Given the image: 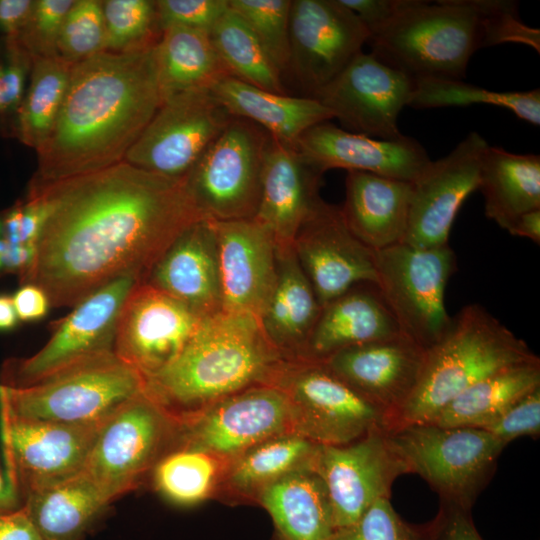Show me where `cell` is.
I'll list each match as a JSON object with an SVG mask.
<instances>
[{
  "instance_id": "obj_8",
  "label": "cell",
  "mask_w": 540,
  "mask_h": 540,
  "mask_svg": "<svg viewBox=\"0 0 540 540\" xmlns=\"http://www.w3.org/2000/svg\"><path fill=\"white\" fill-rule=\"evenodd\" d=\"M377 288L400 332L429 350L450 328L445 289L457 268L449 244L417 248L405 243L374 251Z\"/></svg>"
},
{
  "instance_id": "obj_32",
  "label": "cell",
  "mask_w": 540,
  "mask_h": 540,
  "mask_svg": "<svg viewBox=\"0 0 540 540\" xmlns=\"http://www.w3.org/2000/svg\"><path fill=\"white\" fill-rule=\"evenodd\" d=\"M22 495V508L43 540H83L111 503L83 471Z\"/></svg>"
},
{
  "instance_id": "obj_4",
  "label": "cell",
  "mask_w": 540,
  "mask_h": 540,
  "mask_svg": "<svg viewBox=\"0 0 540 540\" xmlns=\"http://www.w3.org/2000/svg\"><path fill=\"white\" fill-rule=\"evenodd\" d=\"M538 359L524 340L483 306L466 305L452 317L444 337L427 351L420 381L393 416L389 430L431 423L447 404L476 382Z\"/></svg>"
},
{
  "instance_id": "obj_16",
  "label": "cell",
  "mask_w": 540,
  "mask_h": 540,
  "mask_svg": "<svg viewBox=\"0 0 540 540\" xmlns=\"http://www.w3.org/2000/svg\"><path fill=\"white\" fill-rule=\"evenodd\" d=\"M369 37L339 0H292L288 71L313 97L362 52Z\"/></svg>"
},
{
  "instance_id": "obj_30",
  "label": "cell",
  "mask_w": 540,
  "mask_h": 540,
  "mask_svg": "<svg viewBox=\"0 0 540 540\" xmlns=\"http://www.w3.org/2000/svg\"><path fill=\"white\" fill-rule=\"evenodd\" d=\"M211 91L233 117L249 120L295 148L308 129L334 118L315 98L270 92L230 76Z\"/></svg>"
},
{
  "instance_id": "obj_38",
  "label": "cell",
  "mask_w": 540,
  "mask_h": 540,
  "mask_svg": "<svg viewBox=\"0 0 540 540\" xmlns=\"http://www.w3.org/2000/svg\"><path fill=\"white\" fill-rule=\"evenodd\" d=\"M209 34L231 77L263 90L285 94L282 75L247 24L230 7Z\"/></svg>"
},
{
  "instance_id": "obj_45",
  "label": "cell",
  "mask_w": 540,
  "mask_h": 540,
  "mask_svg": "<svg viewBox=\"0 0 540 540\" xmlns=\"http://www.w3.org/2000/svg\"><path fill=\"white\" fill-rule=\"evenodd\" d=\"M420 531L407 525L389 498L378 499L353 524L337 528L330 540H418Z\"/></svg>"
},
{
  "instance_id": "obj_54",
  "label": "cell",
  "mask_w": 540,
  "mask_h": 540,
  "mask_svg": "<svg viewBox=\"0 0 540 540\" xmlns=\"http://www.w3.org/2000/svg\"><path fill=\"white\" fill-rule=\"evenodd\" d=\"M32 267V261L15 250L5 239L0 219V277L17 275L21 282Z\"/></svg>"
},
{
  "instance_id": "obj_51",
  "label": "cell",
  "mask_w": 540,
  "mask_h": 540,
  "mask_svg": "<svg viewBox=\"0 0 540 540\" xmlns=\"http://www.w3.org/2000/svg\"><path fill=\"white\" fill-rule=\"evenodd\" d=\"M12 300L18 319L24 322L43 318L51 307L45 292L33 284L20 285Z\"/></svg>"
},
{
  "instance_id": "obj_10",
  "label": "cell",
  "mask_w": 540,
  "mask_h": 540,
  "mask_svg": "<svg viewBox=\"0 0 540 540\" xmlns=\"http://www.w3.org/2000/svg\"><path fill=\"white\" fill-rule=\"evenodd\" d=\"M269 138L257 124L233 117L208 146L184 177L205 218L226 221L256 216Z\"/></svg>"
},
{
  "instance_id": "obj_46",
  "label": "cell",
  "mask_w": 540,
  "mask_h": 540,
  "mask_svg": "<svg viewBox=\"0 0 540 540\" xmlns=\"http://www.w3.org/2000/svg\"><path fill=\"white\" fill-rule=\"evenodd\" d=\"M485 28L486 47L522 43L540 52V31L522 22L517 2L485 0Z\"/></svg>"
},
{
  "instance_id": "obj_25",
  "label": "cell",
  "mask_w": 540,
  "mask_h": 540,
  "mask_svg": "<svg viewBox=\"0 0 540 540\" xmlns=\"http://www.w3.org/2000/svg\"><path fill=\"white\" fill-rule=\"evenodd\" d=\"M322 175L295 147L270 135L254 218L272 233L277 247L292 246L301 225L323 201L319 193Z\"/></svg>"
},
{
  "instance_id": "obj_14",
  "label": "cell",
  "mask_w": 540,
  "mask_h": 540,
  "mask_svg": "<svg viewBox=\"0 0 540 540\" xmlns=\"http://www.w3.org/2000/svg\"><path fill=\"white\" fill-rule=\"evenodd\" d=\"M185 428V448L215 458H236L267 439L294 432L293 408L274 384L255 385L194 412Z\"/></svg>"
},
{
  "instance_id": "obj_53",
  "label": "cell",
  "mask_w": 540,
  "mask_h": 540,
  "mask_svg": "<svg viewBox=\"0 0 540 540\" xmlns=\"http://www.w3.org/2000/svg\"><path fill=\"white\" fill-rule=\"evenodd\" d=\"M0 540H43L24 509L0 514Z\"/></svg>"
},
{
  "instance_id": "obj_57",
  "label": "cell",
  "mask_w": 540,
  "mask_h": 540,
  "mask_svg": "<svg viewBox=\"0 0 540 540\" xmlns=\"http://www.w3.org/2000/svg\"><path fill=\"white\" fill-rule=\"evenodd\" d=\"M18 320L12 296L0 294V331L12 330Z\"/></svg>"
},
{
  "instance_id": "obj_41",
  "label": "cell",
  "mask_w": 540,
  "mask_h": 540,
  "mask_svg": "<svg viewBox=\"0 0 540 540\" xmlns=\"http://www.w3.org/2000/svg\"><path fill=\"white\" fill-rule=\"evenodd\" d=\"M292 0H229L282 75L290 62V10Z\"/></svg>"
},
{
  "instance_id": "obj_26",
  "label": "cell",
  "mask_w": 540,
  "mask_h": 540,
  "mask_svg": "<svg viewBox=\"0 0 540 540\" xmlns=\"http://www.w3.org/2000/svg\"><path fill=\"white\" fill-rule=\"evenodd\" d=\"M200 317L222 310L214 221L186 228L152 268L146 281Z\"/></svg>"
},
{
  "instance_id": "obj_40",
  "label": "cell",
  "mask_w": 540,
  "mask_h": 540,
  "mask_svg": "<svg viewBox=\"0 0 540 540\" xmlns=\"http://www.w3.org/2000/svg\"><path fill=\"white\" fill-rule=\"evenodd\" d=\"M217 468L216 458L212 455L184 448L158 462L154 470L155 486L175 504H197L211 492Z\"/></svg>"
},
{
  "instance_id": "obj_34",
  "label": "cell",
  "mask_w": 540,
  "mask_h": 540,
  "mask_svg": "<svg viewBox=\"0 0 540 540\" xmlns=\"http://www.w3.org/2000/svg\"><path fill=\"white\" fill-rule=\"evenodd\" d=\"M156 63L163 101L184 91L211 89L230 76L210 34L180 26L162 29Z\"/></svg>"
},
{
  "instance_id": "obj_11",
  "label": "cell",
  "mask_w": 540,
  "mask_h": 540,
  "mask_svg": "<svg viewBox=\"0 0 540 540\" xmlns=\"http://www.w3.org/2000/svg\"><path fill=\"white\" fill-rule=\"evenodd\" d=\"M233 116L211 89L166 98L124 162L173 179H184Z\"/></svg>"
},
{
  "instance_id": "obj_49",
  "label": "cell",
  "mask_w": 540,
  "mask_h": 540,
  "mask_svg": "<svg viewBox=\"0 0 540 540\" xmlns=\"http://www.w3.org/2000/svg\"><path fill=\"white\" fill-rule=\"evenodd\" d=\"M427 531L432 540H483L473 524L470 510L444 503Z\"/></svg>"
},
{
  "instance_id": "obj_50",
  "label": "cell",
  "mask_w": 540,
  "mask_h": 540,
  "mask_svg": "<svg viewBox=\"0 0 540 540\" xmlns=\"http://www.w3.org/2000/svg\"><path fill=\"white\" fill-rule=\"evenodd\" d=\"M366 26L370 35L392 20L406 0H339Z\"/></svg>"
},
{
  "instance_id": "obj_18",
  "label": "cell",
  "mask_w": 540,
  "mask_h": 540,
  "mask_svg": "<svg viewBox=\"0 0 540 540\" xmlns=\"http://www.w3.org/2000/svg\"><path fill=\"white\" fill-rule=\"evenodd\" d=\"M1 408L7 473L20 495L81 473L102 425L25 419Z\"/></svg>"
},
{
  "instance_id": "obj_47",
  "label": "cell",
  "mask_w": 540,
  "mask_h": 540,
  "mask_svg": "<svg viewBox=\"0 0 540 540\" xmlns=\"http://www.w3.org/2000/svg\"><path fill=\"white\" fill-rule=\"evenodd\" d=\"M229 0H158L159 27L180 26L210 32L228 11Z\"/></svg>"
},
{
  "instance_id": "obj_23",
  "label": "cell",
  "mask_w": 540,
  "mask_h": 540,
  "mask_svg": "<svg viewBox=\"0 0 540 540\" xmlns=\"http://www.w3.org/2000/svg\"><path fill=\"white\" fill-rule=\"evenodd\" d=\"M214 227L222 310L259 319L277 279L274 236L255 218L214 221Z\"/></svg>"
},
{
  "instance_id": "obj_2",
  "label": "cell",
  "mask_w": 540,
  "mask_h": 540,
  "mask_svg": "<svg viewBox=\"0 0 540 540\" xmlns=\"http://www.w3.org/2000/svg\"><path fill=\"white\" fill-rule=\"evenodd\" d=\"M157 42L102 51L72 66L28 193L124 161L163 103Z\"/></svg>"
},
{
  "instance_id": "obj_42",
  "label": "cell",
  "mask_w": 540,
  "mask_h": 540,
  "mask_svg": "<svg viewBox=\"0 0 540 540\" xmlns=\"http://www.w3.org/2000/svg\"><path fill=\"white\" fill-rule=\"evenodd\" d=\"M105 22V51H124L159 40L156 1H102Z\"/></svg>"
},
{
  "instance_id": "obj_56",
  "label": "cell",
  "mask_w": 540,
  "mask_h": 540,
  "mask_svg": "<svg viewBox=\"0 0 540 540\" xmlns=\"http://www.w3.org/2000/svg\"><path fill=\"white\" fill-rule=\"evenodd\" d=\"M22 507L17 485L7 471L0 470V514L16 511Z\"/></svg>"
},
{
  "instance_id": "obj_27",
  "label": "cell",
  "mask_w": 540,
  "mask_h": 540,
  "mask_svg": "<svg viewBox=\"0 0 540 540\" xmlns=\"http://www.w3.org/2000/svg\"><path fill=\"white\" fill-rule=\"evenodd\" d=\"M413 182L347 171L340 207L351 233L373 251L403 243Z\"/></svg>"
},
{
  "instance_id": "obj_20",
  "label": "cell",
  "mask_w": 540,
  "mask_h": 540,
  "mask_svg": "<svg viewBox=\"0 0 540 540\" xmlns=\"http://www.w3.org/2000/svg\"><path fill=\"white\" fill-rule=\"evenodd\" d=\"M489 144L470 132L448 155L431 161L413 182L403 243L417 248L448 244L457 213L479 187L483 152Z\"/></svg>"
},
{
  "instance_id": "obj_9",
  "label": "cell",
  "mask_w": 540,
  "mask_h": 540,
  "mask_svg": "<svg viewBox=\"0 0 540 540\" xmlns=\"http://www.w3.org/2000/svg\"><path fill=\"white\" fill-rule=\"evenodd\" d=\"M270 384L290 399L294 432L317 445H345L389 430V415L320 361L286 360Z\"/></svg>"
},
{
  "instance_id": "obj_37",
  "label": "cell",
  "mask_w": 540,
  "mask_h": 540,
  "mask_svg": "<svg viewBox=\"0 0 540 540\" xmlns=\"http://www.w3.org/2000/svg\"><path fill=\"white\" fill-rule=\"evenodd\" d=\"M318 445L297 433L267 439L235 459L228 482L238 492L249 494L285 474L313 463Z\"/></svg>"
},
{
  "instance_id": "obj_39",
  "label": "cell",
  "mask_w": 540,
  "mask_h": 540,
  "mask_svg": "<svg viewBox=\"0 0 540 540\" xmlns=\"http://www.w3.org/2000/svg\"><path fill=\"white\" fill-rule=\"evenodd\" d=\"M414 90L409 103L413 108H438L488 104L506 108L518 118L539 126L540 91L496 92L478 87L463 80L413 79Z\"/></svg>"
},
{
  "instance_id": "obj_44",
  "label": "cell",
  "mask_w": 540,
  "mask_h": 540,
  "mask_svg": "<svg viewBox=\"0 0 540 540\" xmlns=\"http://www.w3.org/2000/svg\"><path fill=\"white\" fill-rule=\"evenodd\" d=\"M74 2L75 0L33 1L30 16L17 43L32 58L58 56L60 31Z\"/></svg>"
},
{
  "instance_id": "obj_1",
  "label": "cell",
  "mask_w": 540,
  "mask_h": 540,
  "mask_svg": "<svg viewBox=\"0 0 540 540\" xmlns=\"http://www.w3.org/2000/svg\"><path fill=\"white\" fill-rule=\"evenodd\" d=\"M27 195L42 197L46 215L20 285L41 288L51 307H74L121 278L145 282L175 239L205 218L184 179L124 161Z\"/></svg>"
},
{
  "instance_id": "obj_19",
  "label": "cell",
  "mask_w": 540,
  "mask_h": 540,
  "mask_svg": "<svg viewBox=\"0 0 540 540\" xmlns=\"http://www.w3.org/2000/svg\"><path fill=\"white\" fill-rule=\"evenodd\" d=\"M202 317L147 282H139L119 314L113 352L145 378L176 359Z\"/></svg>"
},
{
  "instance_id": "obj_35",
  "label": "cell",
  "mask_w": 540,
  "mask_h": 540,
  "mask_svg": "<svg viewBox=\"0 0 540 540\" xmlns=\"http://www.w3.org/2000/svg\"><path fill=\"white\" fill-rule=\"evenodd\" d=\"M540 387V360L500 370L467 388L431 422L483 429L515 402Z\"/></svg>"
},
{
  "instance_id": "obj_31",
  "label": "cell",
  "mask_w": 540,
  "mask_h": 540,
  "mask_svg": "<svg viewBox=\"0 0 540 540\" xmlns=\"http://www.w3.org/2000/svg\"><path fill=\"white\" fill-rule=\"evenodd\" d=\"M257 495L281 540H330L335 530L331 505L314 461L267 484Z\"/></svg>"
},
{
  "instance_id": "obj_28",
  "label": "cell",
  "mask_w": 540,
  "mask_h": 540,
  "mask_svg": "<svg viewBox=\"0 0 540 540\" xmlns=\"http://www.w3.org/2000/svg\"><path fill=\"white\" fill-rule=\"evenodd\" d=\"M400 333L377 286L358 284L322 307L304 359L321 361L342 349Z\"/></svg>"
},
{
  "instance_id": "obj_60",
  "label": "cell",
  "mask_w": 540,
  "mask_h": 540,
  "mask_svg": "<svg viewBox=\"0 0 540 540\" xmlns=\"http://www.w3.org/2000/svg\"><path fill=\"white\" fill-rule=\"evenodd\" d=\"M276 540H281V539L277 536Z\"/></svg>"
},
{
  "instance_id": "obj_17",
  "label": "cell",
  "mask_w": 540,
  "mask_h": 540,
  "mask_svg": "<svg viewBox=\"0 0 540 540\" xmlns=\"http://www.w3.org/2000/svg\"><path fill=\"white\" fill-rule=\"evenodd\" d=\"M386 431L345 445H318L314 469L326 487L335 529L355 523L378 499L389 498L396 478L407 473Z\"/></svg>"
},
{
  "instance_id": "obj_12",
  "label": "cell",
  "mask_w": 540,
  "mask_h": 540,
  "mask_svg": "<svg viewBox=\"0 0 540 540\" xmlns=\"http://www.w3.org/2000/svg\"><path fill=\"white\" fill-rule=\"evenodd\" d=\"M137 283L134 278H121L86 297L58 322L37 353L5 362L1 385L27 387L81 361L113 352L119 314Z\"/></svg>"
},
{
  "instance_id": "obj_48",
  "label": "cell",
  "mask_w": 540,
  "mask_h": 540,
  "mask_svg": "<svg viewBox=\"0 0 540 540\" xmlns=\"http://www.w3.org/2000/svg\"><path fill=\"white\" fill-rule=\"evenodd\" d=\"M483 429L506 445L521 436H539L540 387L515 402Z\"/></svg>"
},
{
  "instance_id": "obj_3",
  "label": "cell",
  "mask_w": 540,
  "mask_h": 540,
  "mask_svg": "<svg viewBox=\"0 0 540 540\" xmlns=\"http://www.w3.org/2000/svg\"><path fill=\"white\" fill-rule=\"evenodd\" d=\"M286 360L250 314L203 317L181 353L145 378V391L170 416L194 413L246 388L270 384Z\"/></svg>"
},
{
  "instance_id": "obj_29",
  "label": "cell",
  "mask_w": 540,
  "mask_h": 540,
  "mask_svg": "<svg viewBox=\"0 0 540 540\" xmlns=\"http://www.w3.org/2000/svg\"><path fill=\"white\" fill-rule=\"evenodd\" d=\"M321 309L292 246L277 247L276 284L259 320L266 337L285 360L304 359Z\"/></svg>"
},
{
  "instance_id": "obj_58",
  "label": "cell",
  "mask_w": 540,
  "mask_h": 540,
  "mask_svg": "<svg viewBox=\"0 0 540 540\" xmlns=\"http://www.w3.org/2000/svg\"><path fill=\"white\" fill-rule=\"evenodd\" d=\"M9 113H12V111L10 108L4 79L3 62L0 61V116H6Z\"/></svg>"
},
{
  "instance_id": "obj_5",
  "label": "cell",
  "mask_w": 540,
  "mask_h": 540,
  "mask_svg": "<svg viewBox=\"0 0 540 540\" xmlns=\"http://www.w3.org/2000/svg\"><path fill=\"white\" fill-rule=\"evenodd\" d=\"M367 43L412 79L463 80L471 56L486 47L485 0H406Z\"/></svg>"
},
{
  "instance_id": "obj_6",
  "label": "cell",
  "mask_w": 540,
  "mask_h": 540,
  "mask_svg": "<svg viewBox=\"0 0 540 540\" xmlns=\"http://www.w3.org/2000/svg\"><path fill=\"white\" fill-rule=\"evenodd\" d=\"M145 385V377L136 368L109 352L27 387L0 384V407L25 419L94 425L142 393Z\"/></svg>"
},
{
  "instance_id": "obj_52",
  "label": "cell",
  "mask_w": 540,
  "mask_h": 540,
  "mask_svg": "<svg viewBox=\"0 0 540 540\" xmlns=\"http://www.w3.org/2000/svg\"><path fill=\"white\" fill-rule=\"evenodd\" d=\"M31 0H0V33L6 42H17L31 13Z\"/></svg>"
},
{
  "instance_id": "obj_7",
  "label": "cell",
  "mask_w": 540,
  "mask_h": 540,
  "mask_svg": "<svg viewBox=\"0 0 540 540\" xmlns=\"http://www.w3.org/2000/svg\"><path fill=\"white\" fill-rule=\"evenodd\" d=\"M407 473L422 477L441 503L470 510L506 444L480 428L408 424L386 431Z\"/></svg>"
},
{
  "instance_id": "obj_59",
  "label": "cell",
  "mask_w": 540,
  "mask_h": 540,
  "mask_svg": "<svg viewBox=\"0 0 540 540\" xmlns=\"http://www.w3.org/2000/svg\"><path fill=\"white\" fill-rule=\"evenodd\" d=\"M418 540H432L428 531H423V532H420V536H419V539Z\"/></svg>"
},
{
  "instance_id": "obj_55",
  "label": "cell",
  "mask_w": 540,
  "mask_h": 540,
  "mask_svg": "<svg viewBox=\"0 0 540 540\" xmlns=\"http://www.w3.org/2000/svg\"><path fill=\"white\" fill-rule=\"evenodd\" d=\"M518 237L528 238L535 244H540V209L531 210L520 215L507 229Z\"/></svg>"
},
{
  "instance_id": "obj_33",
  "label": "cell",
  "mask_w": 540,
  "mask_h": 540,
  "mask_svg": "<svg viewBox=\"0 0 540 540\" xmlns=\"http://www.w3.org/2000/svg\"><path fill=\"white\" fill-rule=\"evenodd\" d=\"M478 189L486 216L507 231L520 215L540 209V156L488 145L481 158Z\"/></svg>"
},
{
  "instance_id": "obj_22",
  "label": "cell",
  "mask_w": 540,
  "mask_h": 540,
  "mask_svg": "<svg viewBox=\"0 0 540 540\" xmlns=\"http://www.w3.org/2000/svg\"><path fill=\"white\" fill-rule=\"evenodd\" d=\"M427 351L400 333L342 349L320 362L368 401L385 411L391 423L393 416L416 389L425 366Z\"/></svg>"
},
{
  "instance_id": "obj_36",
  "label": "cell",
  "mask_w": 540,
  "mask_h": 540,
  "mask_svg": "<svg viewBox=\"0 0 540 540\" xmlns=\"http://www.w3.org/2000/svg\"><path fill=\"white\" fill-rule=\"evenodd\" d=\"M73 65L59 56L32 58L29 85L15 115V133L36 151L55 122Z\"/></svg>"
},
{
  "instance_id": "obj_21",
  "label": "cell",
  "mask_w": 540,
  "mask_h": 540,
  "mask_svg": "<svg viewBox=\"0 0 540 540\" xmlns=\"http://www.w3.org/2000/svg\"><path fill=\"white\" fill-rule=\"evenodd\" d=\"M292 248L321 307L358 284H377L374 251L351 233L340 207L324 200L301 225Z\"/></svg>"
},
{
  "instance_id": "obj_43",
  "label": "cell",
  "mask_w": 540,
  "mask_h": 540,
  "mask_svg": "<svg viewBox=\"0 0 540 540\" xmlns=\"http://www.w3.org/2000/svg\"><path fill=\"white\" fill-rule=\"evenodd\" d=\"M105 40L102 1L76 0L60 31L58 56L75 64L105 51Z\"/></svg>"
},
{
  "instance_id": "obj_24",
  "label": "cell",
  "mask_w": 540,
  "mask_h": 540,
  "mask_svg": "<svg viewBox=\"0 0 540 540\" xmlns=\"http://www.w3.org/2000/svg\"><path fill=\"white\" fill-rule=\"evenodd\" d=\"M296 149L322 173L340 168L408 182H414L431 162L425 148L413 138H373L349 132L329 121L308 129Z\"/></svg>"
},
{
  "instance_id": "obj_13",
  "label": "cell",
  "mask_w": 540,
  "mask_h": 540,
  "mask_svg": "<svg viewBox=\"0 0 540 540\" xmlns=\"http://www.w3.org/2000/svg\"><path fill=\"white\" fill-rule=\"evenodd\" d=\"M170 423L169 413L144 390L102 423L83 473L113 502L155 461Z\"/></svg>"
},
{
  "instance_id": "obj_15",
  "label": "cell",
  "mask_w": 540,
  "mask_h": 540,
  "mask_svg": "<svg viewBox=\"0 0 540 540\" xmlns=\"http://www.w3.org/2000/svg\"><path fill=\"white\" fill-rule=\"evenodd\" d=\"M413 90L411 77L362 51L312 98L331 111L341 128L396 140L405 136L398 117L409 106Z\"/></svg>"
}]
</instances>
